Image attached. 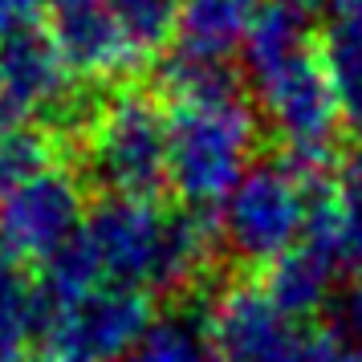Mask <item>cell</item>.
Here are the masks:
<instances>
[{
  "instance_id": "cell-1",
  "label": "cell",
  "mask_w": 362,
  "mask_h": 362,
  "mask_svg": "<svg viewBox=\"0 0 362 362\" xmlns=\"http://www.w3.org/2000/svg\"><path fill=\"white\" fill-rule=\"evenodd\" d=\"M208 264V232L192 212L159 199L110 196L86 216L78 240L49 264L45 289L115 285L131 293H167L196 281Z\"/></svg>"
},
{
  "instance_id": "cell-2",
  "label": "cell",
  "mask_w": 362,
  "mask_h": 362,
  "mask_svg": "<svg viewBox=\"0 0 362 362\" xmlns=\"http://www.w3.org/2000/svg\"><path fill=\"white\" fill-rule=\"evenodd\" d=\"M240 53L248 98L261 127L285 147V159L313 171V163L329 159L338 143L342 115L305 4L269 0Z\"/></svg>"
},
{
  "instance_id": "cell-3",
  "label": "cell",
  "mask_w": 362,
  "mask_h": 362,
  "mask_svg": "<svg viewBox=\"0 0 362 362\" xmlns=\"http://www.w3.org/2000/svg\"><path fill=\"white\" fill-rule=\"evenodd\" d=\"M167 183L187 208H220L257 167L261 118L228 66L175 57L167 66Z\"/></svg>"
},
{
  "instance_id": "cell-4",
  "label": "cell",
  "mask_w": 362,
  "mask_h": 362,
  "mask_svg": "<svg viewBox=\"0 0 362 362\" xmlns=\"http://www.w3.org/2000/svg\"><path fill=\"white\" fill-rule=\"evenodd\" d=\"M317 183L293 159L257 163L220 204V240L248 264H273L310 240L317 216Z\"/></svg>"
},
{
  "instance_id": "cell-5",
  "label": "cell",
  "mask_w": 362,
  "mask_h": 362,
  "mask_svg": "<svg viewBox=\"0 0 362 362\" xmlns=\"http://www.w3.org/2000/svg\"><path fill=\"white\" fill-rule=\"evenodd\" d=\"M86 171L127 199H155L167 183V110L143 90H118L90 115L82 134Z\"/></svg>"
},
{
  "instance_id": "cell-6",
  "label": "cell",
  "mask_w": 362,
  "mask_h": 362,
  "mask_svg": "<svg viewBox=\"0 0 362 362\" xmlns=\"http://www.w3.org/2000/svg\"><path fill=\"white\" fill-rule=\"evenodd\" d=\"M74 78L45 0H0V118L29 131L57 118Z\"/></svg>"
},
{
  "instance_id": "cell-7",
  "label": "cell",
  "mask_w": 362,
  "mask_h": 362,
  "mask_svg": "<svg viewBox=\"0 0 362 362\" xmlns=\"http://www.w3.org/2000/svg\"><path fill=\"white\" fill-rule=\"evenodd\" d=\"M151 326V297L131 289H45V313L37 329L41 362H118Z\"/></svg>"
},
{
  "instance_id": "cell-8",
  "label": "cell",
  "mask_w": 362,
  "mask_h": 362,
  "mask_svg": "<svg viewBox=\"0 0 362 362\" xmlns=\"http://www.w3.org/2000/svg\"><path fill=\"white\" fill-rule=\"evenodd\" d=\"M208 338L220 362H342L338 334L281 310L264 285H232L216 297Z\"/></svg>"
},
{
  "instance_id": "cell-9",
  "label": "cell",
  "mask_w": 362,
  "mask_h": 362,
  "mask_svg": "<svg viewBox=\"0 0 362 362\" xmlns=\"http://www.w3.org/2000/svg\"><path fill=\"white\" fill-rule=\"evenodd\" d=\"M86 216L82 180L69 167L41 163L0 204V252H8L17 264L49 269L78 240Z\"/></svg>"
},
{
  "instance_id": "cell-10",
  "label": "cell",
  "mask_w": 362,
  "mask_h": 362,
  "mask_svg": "<svg viewBox=\"0 0 362 362\" xmlns=\"http://www.w3.org/2000/svg\"><path fill=\"white\" fill-rule=\"evenodd\" d=\"M264 8L269 0H180V57L228 66V53L245 49Z\"/></svg>"
},
{
  "instance_id": "cell-11",
  "label": "cell",
  "mask_w": 362,
  "mask_h": 362,
  "mask_svg": "<svg viewBox=\"0 0 362 362\" xmlns=\"http://www.w3.org/2000/svg\"><path fill=\"white\" fill-rule=\"evenodd\" d=\"M310 245L326 257L338 273H362V159L334 171L317 192Z\"/></svg>"
},
{
  "instance_id": "cell-12",
  "label": "cell",
  "mask_w": 362,
  "mask_h": 362,
  "mask_svg": "<svg viewBox=\"0 0 362 362\" xmlns=\"http://www.w3.org/2000/svg\"><path fill=\"white\" fill-rule=\"evenodd\" d=\"M115 37L127 74L143 69L180 33V0H94Z\"/></svg>"
},
{
  "instance_id": "cell-13",
  "label": "cell",
  "mask_w": 362,
  "mask_h": 362,
  "mask_svg": "<svg viewBox=\"0 0 362 362\" xmlns=\"http://www.w3.org/2000/svg\"><path fill=\"white\" fill-rule=\"evenodd\" d=\"M322 53H326V69L334 82L342 131L362 147V4L334 13L322 37Z\"/></svg>"
},
{
  "instance_id": "cell-14",
  "label": "cell",
  "mask_w": 362,
  "mask_h": 362,
  "mask_svg": "<svg viewBox=\"0 0 362 362\" xmlns=\"http://www.w3.org/2000/svg\"><path fill=\"white\" fill-rule=\"evenodd\" d=\"M334 277H338V269L305 240L297 252H289L285 261H277L269 269L264 289H269V297L277 301L281 310L313 322V313L322 310L329 301V293H334Z\"/></svg>"
},
{
  "instance_id": "cell-15",
  "label": "cell",
  "mask_w": 362,
  "mask_h": 362,
  "mask_svg": "<svg viewBox=\"0 0 362 362\" xmlns=\"http://www.w3.org/2000/svg\"><path fill=\"white\" fill-rule=\"evenodd\" d=\"M45 313V293L37 289L25 264L0 252V362H17L21 350L37 338Z\"/></svg>"
},
{
  "instance_id": "cell-16",
  "label": "cell",
  "mask_w": 362,
  "mask_h": 362,
  "mask_svg": "<svg viewBox=\"0 0 362 362\" xmlns=\"http://www.w3.org/2000/svg\"><path fill=\"white\" fill-rule=\"evenodd\" d=\"M118 362H220L208 338V326H196L192 317H167L139 338L131 354Z\"/></svg>"
},
{
  "instance_id": "cell-17",
  "label": "cell",
  "mask_w": 362,
  "mask_h": 362,
  "mask_svg": "<svg viewBox=\"0 0 362 362\" xmlns=\"http://www.w3.org/2000/svg\"><path fill=\"white\" fill-rule=\"evenodd\" d=\"M45 163L41 155V143L29 127H17V122H4L0 118V204L8 199V192L17 187L29 171Z\"/></svg>"
},
{
  "instance_id": "cell-18",
  "label": "cell",
  "mask_w": 362,
  "mask_h": 362,
  "mask_svg": "<svg viewBox=\"0 0 362 362\" xmlns=\"http://www.w3.org/2000/svg\"><path fill=\"white\" fill-rule=\"evenodd\" d=\"M338 346H342V362H362V285H354L342 301Z\"/></svg>"
},
{
  "instance_id": "cell-19",
  "label": "cell",
  "mask_w": 362,
  "mask_h": 362,
  "mask_svg": "<svg viewBox=\"0 0 362 362\" xmlns=\"http://www.w3.org/2000/svg\"><path fill=\"white\" fill-rule=\"evenodd\" d=\"M313 4H329L338 13V8H350V4H362V0H313Z\"/></svg>"
},
{
  "instance_id": "cell-20",
  "label": "cell",
  "mask_w": 362,
  "mask_h": 362,
  "mask_svg": "<svg viewBox=\"0 0 362 362\" xmlns=\"http://www.w3.org/2000/svg\"><path fill=\"white\" fill-rule=\"evenodd\" d=\"M17 362H25V358H17Z\"/></svg>"
}]
</instances>
